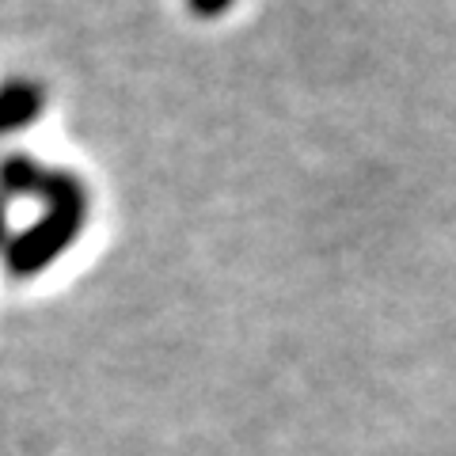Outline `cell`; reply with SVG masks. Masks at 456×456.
I'll list each match as a JSON object with an SVG mask.
<instances>
[{
  "label": "cell",
  "instance_id": "3",
  "mask_svg": "<svg viewBox=\"0 0 456 456\" xmlns=\"http://www.w3.org/2000/svg\"><path fill=\"white\" fill-rule=\"evenodd\" d=\"M228 4H232V0H191V8L198 12V16H221Z\"/></svg>",
  "mask_w": 456,
  "mask_h": 456
},
{
  "label": "cell",
  "instance_id": "4",
  "mask_svg": "<svg viewBox=\"0 0 456 456\" xmlns=\"http://www.w3.org/2000/svg\"><path fill=\"white\" fill-rule=\"evenodd\" d=\"M0 240H4V202H0Z\"/></svg>",
  "mask_w": 456,
  "mask_h": 456
},
{
  "label": "cell",
  "instance_id": "1",
  "mask_svg": "<svg viewBox=\"0 0 456 456\" xmlns=\"http://www.w3.org/2000/svg\"><path fill=\"white\" fill-rule=\"evenodd\" d=\"M0 187L8 194H35L46 206V217L20 232L4 251L12 274L35 278L77 240L84 217H88V194L73 175L50 171L38 160H27V156H4L0 160Z\"/></svg>",
  "mask_w": 456,
  "mask_h": 456
},
{
  "label": "cell",
  "instance_id": "2",
  "mask_svg": "<svg viewBox=\"0 0 456 456\" xmlns=\"http://www.w3.org/2000/svg\"><path fill=\"white\" fill-rule=\"evenodd\" d=\"M38 110H42V92L35 84H23V80L4 84V88H0V137L27 126Z\"/></svg>",
  "mask_w": 456,
  "mask_h": 456
}]
</instances>
